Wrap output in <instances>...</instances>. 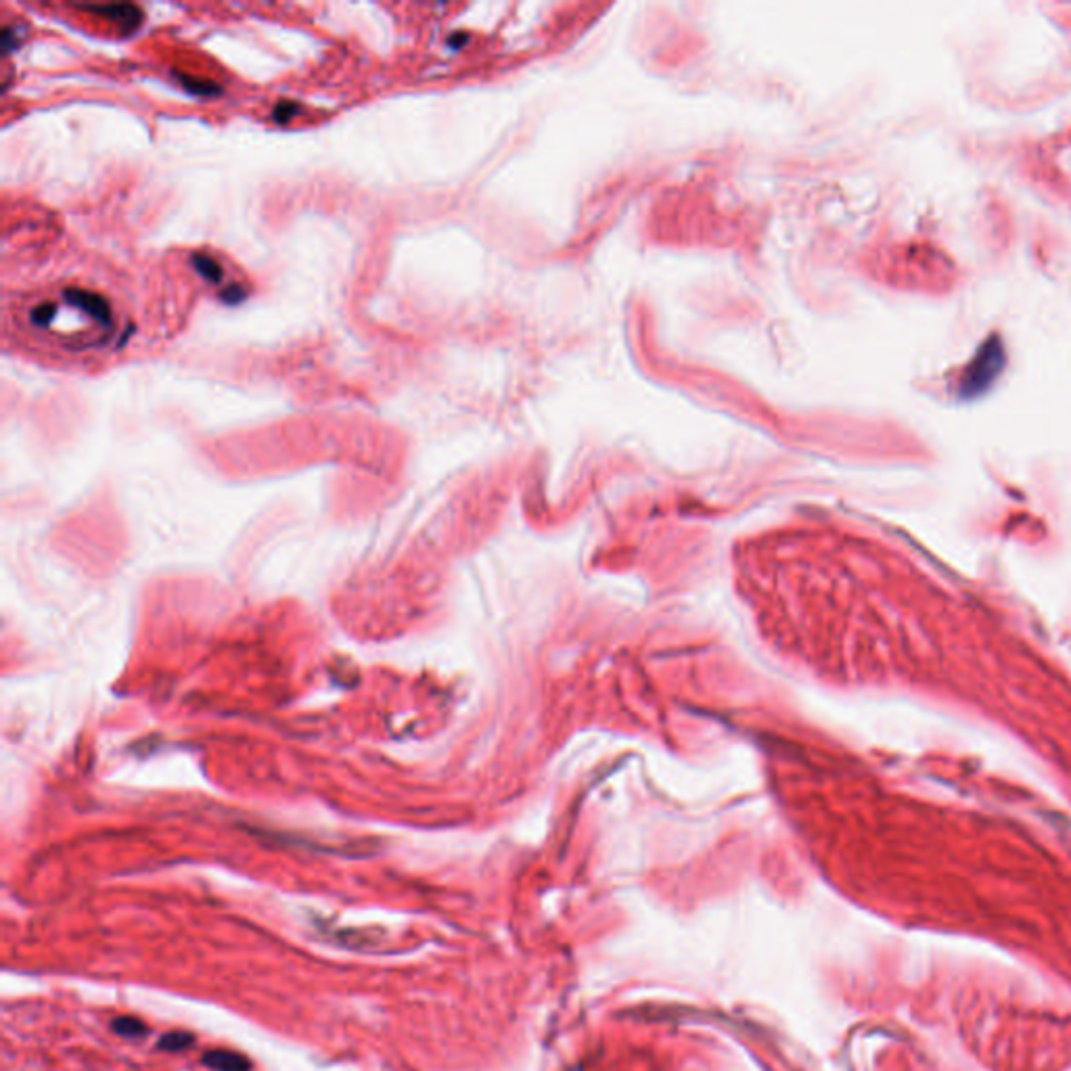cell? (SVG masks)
I'll list each match as a JSON object with an SVG mask.
<instances>
[{"label":"cell","instance_id":"obj_7","mask_svg":"<svg viewBox=\"0 0 1071 1071\" xmlns=\"http://www.w3.org/2000/svg\"><path fill=\"white\" fill-rule=\"evenodd\" d=\"M193 1045V1036L190 1034H184V1032H172V1034H166L163 1038L160 1040V1048L161 1050H170V1053H179V1050H184Z\"/></svg>","mask_w":1071,"mask_h":1071},{"label":"cell","instance_id":"obj_9","mask_svg":"<svg viewBox=\"0 0 1071 1071\" xmlns=\"http://www.w3.org/2000/svg\"><path fill=\"white\" fill-rule=\"evenodd\" d=\"M54 312H57V306L54 304H40L38 308L32 310L30 320L36 326H49L53 316H54Z\"/></svg>","mask_w":1071,"mask_h":1071},{"label":"cell","instance_id":"obj_12","mask_svg":"<svg viewBox=\"0 0 1071 1071\" xmlns=\"http://www.w3.org/2000/svg\"><path fill=\"white\" fill-rule=\"evenodd\" d=\"M245 296H248V291H245L241 285H230V287H227L220 293L222 302H227V304H241Z\"/></svg>","mask_w":1071,"mask_h":1071},{"label":"cell","instance_id":"obj_4","mask_svg":"<svg viewBox=\"0 0 1071 1071\" xmlns=\"http://www.w3.org/2000/svg\"><path fill=\"white\" fill-rule=\"evenodd\" d=\"M203 1063L216 1071H249L251 1063L239 1053H229V1050H211L203 1056Z\"/></svg>","mask_w":1071,"mask_h":1071},{"label":"cell","instance_id":"obj_2","mask_svg":"<svg viewBox=\"0 0 1071 1071\" xmlns=\"http://www.w3.org/2000/svg\"><path fill=\"white\" fill-rule=\"evenodd\" d=\"M80 11H91L97 15L118 24L124 34L134 32L142 22V11L132 3H109V5H76Z\"/></svg>","mask_w":1071,"mask_h":1071},{"label":"cell","instance_id":"obj_5","mask_svg":"<svg viewBox=\"0 0 1071 1071\" xmlns=\"http://www.w3.org/2000/svg\"><path fill=\"white\" fill-rule=\"evenodd\" d=\"M190 264H193L195 272L203 278V281H208L211 285H218L222 281V275H224L222 266L218 264L209 254H193L190 256Z\"/></svg>","mask_w":1071,"mask_h":1071},{"label":"cell","instance_id":"obj_3","mask_svg":"<svg viewBox=\"0 0 1071 1071\" xmlns=\"http://www.w3.org/2000/svg\"><path fill=\"white\" fill-rule=\"evenodd\" d=\"M63 297L65 302L73 306V308H80L84 310L88 316H92L94 320H99V323H103L105 326L112 325V306L107 304L105 297L97 296V293L92 291H86V289H76V287H70L63 291Z\"/></svg>","mask_w":1071,"mask_h":1071},{"label":"cell","instance_id":"obj_10","mask_svg":"<svg viewBox=\"0 0 1071 1071\" xmlns=\"http://www.w3.org/2000/svg\"><path fill=\"white\" fill-rule=\"evenodd\" d=\"M297 112H299V107L296 103H291V101H281V103L272 109V118H275L277 124H287V122Z\"/></svg>","mask_w":1071,"mask_h":1071},{"label":"cell","instance_id":"obj_11","mask_svg":"<svg viewBox=\"0 0 1071 1071\" xmlns=\"http://www.w3.org/2000/svg\"><path fill=\"white\" fill-rule=\"evenodd\" d=\"M19 43H22V34L17 32V27H9V25H6L5 30H3V51H5V54L17 51Z\"/></svg>","mask_w":1071,"mask_h":1071},{"label":"cell","instance_id":"obj_8","mask_svg":"<svg viewBox=\"0 0 1071 1071\" xmlns=\"http://www.w3.org/2000/svg\"><path fill=\"white\" fill-rule=\"evenodd\" d=\"M113 1032H118L120 1036H124V1038H139L147 1032L145 1026L139 1019H132V1017H122V1019H115L113 1021Z\"/></svg>","mask_w":1071,"mask_h":1071},{"label":"cell","instance_id":"obj_6","mask_svg":"<svg viewBox=\"0 0 1071 1071\" xmlns=\"http://www.w3.org/2000/svg\"><path fill=\"white\" fill-rule=\"evenodd\" d=\"M176 78L180 80V84H182L184 91H189V92H193V94H200V97H214V94H220V86H216L214 82H209V80L190 78V76H187V73H184V76H180V73H176Z\"/></svg>","mask_w":1071,"mask_h":1071},{"label":"cell","instance_id":"obj_1","mask_svg":"<svg viewBox=\"0 0 1071 1071\" xmlns=\"http://www.w3.org/2000/svg\"><path fill=\"white\" fill-rule=\"evenodd\" d=\"M1002 366H1005V352H1002L1000 339L992 336L981 344L978 354L967 365L963 379H960V394L965 398L984 394L992 385V381L998 377Z\"/></svg>","mask_w":1071,"mask_h":1071}]
</instances>
